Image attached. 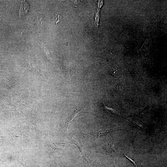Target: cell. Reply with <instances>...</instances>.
Returning a JSON list of instances; mask_svg holds the SVG:
<instances>
[{
	"label": "cell",
	"mask_w": 167,
	"mask_h": 167,
	"mask_svg": "<svg viewBox=\"0 0 167 167\" xmlns=\"http://www.w3.org/2000/svg\"><path fill=\"white\" fill-rule=\"evenodd\" d=\"M59 16L58 15H56L54 18V21L55 23H57L59 21Z\"/></svg>",
	"instance_id": "cell-10"
},
{
	"label": "cell",
	"mask_w": 167,
	"mask_h": 167,
	"mask_svg": "<svg viewBox=\"0 0 167 167\" xmlns=\"http://www.w3.org/2000/svg\"><path fill=\"white\" fill-rule=\"evenodd\" d=\"M131 125L136 129L146 132L147 128L144 123L139 119L134 118L130 121Z\"/></svg>",
	"instance_id": "cell-4"
},
{
	"label": "cell",
	"mask_w": 167,
	"mask_h": 167,
	"mask_svg": "<svg viewBox=\"0 0 167 167\" xmlns=\"http://www.w3.org/2000/svg\"><path fill=\"white\" fill-rule=\"evenodd\" d=\"M101 152L109 161L113 163V161L117 154L111 145L103 147Z\"/></svg>",
	"instance_id": "cell-1"
},
{
	"label": "cell",
	"mask_w": 167,
	"mask_h": 167,
	"mask_svg": "<svg viewBox=\"0 0 167 167\" xmlns=\"http://www.w3.org/2000/svg\"><path fill=\"white\" fill-rule=\"evenodd\" d=\"M133 148L131 149H129L127 150V151L124 153L121 154L125 156L130 161H131L135 165L136 167H137L136 156L135 154V152L134 151Z\"/></svg>",
	"instance_id": "cell-5"
},
{
	"label": "cell",
	"mask_w": 167,
	"mask_h": 167,
	"mask_svg": "<svg viewBox=\"0 0 167 167\" xmlns=\"http://www.w3.org/2000/svg\"><path fill=\"white\" fill-rule=\"evenodd\" d=\"M103 3V0H98L97 2V6L94 16V24L97 28L98 27L100 11Z\"/></svg>",
	"instance_id": "cell-3"
},
{
	"label": "cell",
	"mask_w": 167,
	"mask_h": 167,
	"mask_svg": "<svg viewBox=\"0 0 167 167\" xmlns=\"http://www.w3.org/2000/svg\"><path fill=\"white\" fill-rule=\"evenodd\" d=\"M105 108L106 109H107V110H108L109 111H110V112H111L112 113H115L116 114L119 113L117 109H115L110 108H109L106 106H105Z\"/></svg>",
	"instance_id": "cell-9"
},
{
	"label": "cell",
	"mask_w": 167,
	"mask_h": 167,
	"mask_svg": "<svg viewBox=\"0 0 167 167\" xmlns=\"http://www.w3.org/2000/svg\"></svg>",
	"instance_id": "cell-12"
},
{
	"label": "cell",
	"mask_w": 167,
	"mask_h": 167,
	"mask_svg": "<svg viewBox=\"0 0 167 167\" xmlns=\"http://www.w3.org/2000/svg\"><path fill=\"white\" fill-rule=\"evenodd\" d=\"M48 167H64V166L57 163H55L53 165H50Z\"/></svg>",
	"instance_id": "cell-11"
},
{
	"label": "cell",
	"mask_w": 167,
	"mask_h": 167,
	"mask_svg": "<svg viewBox=\"0 0 167 167\" xmlns=\"http://www.w3.org/2000/svg\"><path fill=\"white\" fill-rule=\"evenodd\" d=\"M15 101L19 104L24 105L25 104L24 99L21 96H17L14 98Z\"/></svg>",
	"instance_id": "cell-6"
},
{
	"label": "cell",
	"mask_w": 167,
	"mask_h": 167,
	"mask_svg": "<svg viewBox=\"0 0 167 167\" xmlns=\"http://www.w3.org/2000/svg\"><path fill=\"white\" fill-rule=\"evenodd\" d=\"M115 131L117 130H115L114 129H112L110 130H109L104 132L97 133V136H96L97 137H100L104 135H105L107 134H108L109 133Z\"/></svg>",
	"instance_id": "cell-8"
},
{
	"label": "cell",
	"mask_w": 167,
	"mask_h": 167,
	"mask_svg": "<svg viewBox=\"0 0 167 167\" xmlns=\"http://www.w3.org/2000/svg\"><path fill=\"white\" fill-rule=\"evenodd\" d=\"M86 105L84 106L76 109L66 119L65 125L60 133H64L67 131V129L70 124L71 122L77 115L82 112L84 110Z\"/></svg>",
	"instance_id": "cell-2"
},
{
	"label": "cell",
	"mask_w": 167,
	"mask_h": 167,
	"mask_svg": "<svg viewBox=\"0 0 167 167\" xmlns=\"http://www.w3.org/2000/svg\"><path fill=\"white\" fill-rule=\"evenodd\" d=\"M3 101L5 105L7 107L12 110H14L15 108L14 106L7 99L4 98Z\"/></svg>",
	"instance_id": "cell-7"
}]
</instances>
